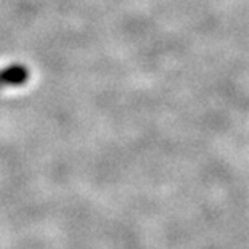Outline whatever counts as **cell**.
<instances>
[{"label": "cell", "instance_id": "cell-1", "mask_svg": "<svg viewBox=\"0 0 249 249\" xmlns=\"http://www.w3.org/2000/svg\"><path fill=\"white\" fill-rule=\"evenodd\" d=\"M29 79V70L23 65H12L0 70V87L21 86Z\"/></svg>", "mask_w": 249, "mask_h": 249}]
</instances>
